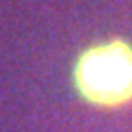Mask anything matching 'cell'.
<instances>
[{
	"label": "cell",
	"instance_id": "cell-1",
	"mask_svg": "<svg viewBox=\"0 0 132 132\" xmlns=\"http://www.w3.org/2000/svg\"><path fill=\"white\" fill-rule=\"evenodd\" d=\"M72 85L78 97L101 109H120L132 103V43L105 39L85 47L72 66Z\"/></svg>",
	"mask_w": 132,
	"mask_h": 132
}]
</instances>
